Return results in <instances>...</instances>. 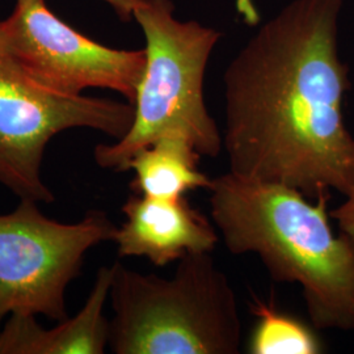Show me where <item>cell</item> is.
Instances as JSON below:
<instances>
[{
	"label": "cell",
	"mask_w": 354,
	"mask_h": 354,
	"mask_svg": "<svg viewBox=\"0 0 354 354\" xmlns=\"http://www.w3.org/2000/svg\"><path fill=\"white\" fill-rule=\"evenodd\" d=\"M342 0H292L266 21L223 76L230 172L310 200L354 184L351 87L337 48Z\"/></svg>",
	"instance_id": "cell-1"
},
{
	"label": "cell",
	"mask_w": 354,
	"mask_h": 354,
	"mask_svg": "<svg viewBox=\"0 0 354 354\" xmlns=\"http://www.w3.org/2000/svg\"><path fill=\"white\" fill-rule=\"evenodd\" d=\"M210 213L228 251L260 257L279 282L299 283L317 329H354V241L335 236L330 193L311 203L282 184L236 176L212 178Z\"/></svg>",
	"instance_id": "cell-2"
},
{
	"label": "cell",
	"mask_w": 354,
	"mask_h": 354,
	"mask_svg": "<svg viewBox=\"0 0 354 354\" xmlns=\"http://www.w3.org/2000/svg\"><path fill=\"white\" fill-rule=\"evenodd\" d=\"M109 348L115 354H236L241 319L234 288L212 252L177 261L171 279L113 266Z\"/></svg>",
	"instance_id": "cell-3"
},
{
	"label": "cell",
	"mask_w": 354,
	"mask_h": 354,
	"mask_svg": "<svg viewBox=\"0 0 354 354\" xmlns=\"http://www.w3.org/2000/svg\"><path fill=\"white\" fill-rule=\"evenodd\" d=\"M133 19L146 38L134 121L121 140L95 147L96 163L104 169L127 171L136 152L171 131L187 136L201 156L216 158L223 140L205 104L203 77L222 33L176 19L172 0H143Z\"/></svg>",
	"instance_id": "cell-4"
},
{
	"label": "cell",
	"mask_w": 354,
	"mask_h": 354,
	"mask_svg": "<svg viewBox=\"0 0 354 354\" xmlns=\"http://www.w3.org/2000/svg\"><path fill=\"white\" fill-rule=\"evenodd\" d=\"M133 121L130 102L64 96L39 86L15 64L0 26V184L20 200L54 203L41 169L57 134L87 127L118 140Z\"/></svg>",
	"instance_id": "cell-5"
},
{
	"label": "cell",
	"mask_w": 354,
	"mask_h": 354,
	"mask_svg": "<svg viewBox=\"0 0 354 354\" xmlns=\"http://www.w3.org/2000/svg\"><path fill=\"white\" fill-rule=\"evenodd\" d=\"M36 201L20 200L0 214V311L6 315L67 319L66 289L82 270L86 253L113 241L117 227L102 210L77 223L42 214Z\"/></svg>",
	"instance_id": "cell-6"
},
{
	"label": "cell",
	"mask_w": 354,
	"mask_h": 354,
	"mask_svg": "<svg viewBox=\"0 0 354 354\" xmlns=\"http://www.w3.org/2000/svg\"><path fill=\"white\" fill-rule=\"evenodd\" d=\"M0 26L15 64L44 88L64 96L111 89L134 105L146 67L145 49L104 46L67 26L45 0H16Z\"/></svg>",
	"instance_id": "cell-7"
},
{
	"label": "cell",
	"mask_w": 354,
	"mask_h": 354,
	"mask_svg": "<svg viewBox=\"0 0 354 354\" xmlns=\"http://www.w3.org/2000/svg\"><path fill=\"white\" fill-rule=\"evenodd\" d=\"M127 221L113 241L120 257H146L165 266L193 252H212L218 235L209 219L183 198L162 200L133 194L122 206Z\"/></svg>",
	"instance_id": "cell-8"
},
{
	"label": "cell",
	"mask_w": 354,
	"mask_h": 354,
	"mask_svg": "<svg viewBox=\"0 0 354 354\" xmlns=\"http://www.w3.org/2000/svg\"><path fill=\"white\" fill-rule=\"evenodd\" d=\"M112 266H102L83 308L55 328L39 327L36 315L11 314L0 332V354H102L109 346V299Z\"/></svg>",
	"instance_id": "cell-9"
},
{
	"label": "cell",
	"mask_w": 354,
	"mask_h": 354,
	"mask_svg": "<svg viewBox=\"0 0 354 354\" xmlns=\"http://www.w3.org/2000/svg\"><path fill=\"white\" fill-rule=\"evenodd\" d=\"M200 156L187 136L165 133L130 159L127 171H134L131 189L162 200H177L190 190L207 189L212 180L198 169Z\"/></svg>",
	"instance_id": "cell-10"
},
{
	"label": "cell",
	"mask_w": 354,
	"mask_h": 354,
	"mask_svg": "<svg viewBox=\"0 0 354 354\" xmlns=\"http://www.w3.org/2000/svg\"><path fill=\"white\" fill-rule=\"evenodd\" d=\"M252 314L259 323L253 332L250 352L253 354H317L320 342L314 332L298 319L279 313L273 304L256 299Z\"/></svg>",
	"instance_id": "cell-11"
},
{
	"label": "cell",
	"mask_w": 354,
	"mask_h": 354,
	"mask_svg": "<svg viewBox=\"0 0 354 354\" xmlns=\"http://www.w3.org/2000/svg\"><path fill=\"white\" fill-rule=\"evenodd\" d=\"M345 196L346 201L336 210L330 212V216L337 221L342 234L354 241V184Z\"/></svg>",
	"instance_id": "cell-12"
},
{
	"label": "cell",
	"mask_w": 354,
	"mask_h": 354,
	"mask_svg": "<svg viewBox=\"0 0 354 354\" xmlns=\"http://www.w3.org/2000/svg\"><path fill=\"white\" fill-rule=\"evenodd\" d=\"M102 1L108 3L122 21L129 23L133 19L134 10L143 0H102Z\"/></svg>",
	"instance_id": "cell-13"
},
{
	"label": "cell",
	"mask_w": 354,
	"mask_h": 354,
	"mask_svg": "<svg viewBox=\"0 0 354 354\" xmlns=\"http://www.w3.org/2000/svg\"><path fill=\"white\" fill-rule=\"evenodd\" d=\"M7 317V315L0 311V332H1V328H3V327H1V323H3V320H4V317Z\"/></svg>",
	"instance_id": "cell-14"
}]
</instances>
